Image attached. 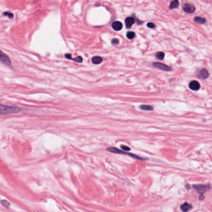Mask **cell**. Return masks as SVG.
<instances>
[{
    "label": "cell",
    "instance_id": "cell-1",
    "mask_svg": "<svg viewBox=\"0 0 212 212\" xmlns=\"http://www.w3.org/2000/svg\"><path fill=\"white\" fill-rule=\"evenodd\" d=\"M1 115H7V114H12L18 113L21 111V109L18 107H13V106H8L1 105L0 106Z\"/></svg>",
    "mask_w": 212,
    "mask_h": 212
},
{
    "label": "cell",
    "instance_id": "cell-2",
    "mask_svg": "<svg viewBox=\"0 0 212 212\" xmlns=\"http://www.w3.org/2000/svg\"><path fill=\"white\" fill-rule=\"evenodd\" d=\"M193 188L196 190L197 192L200 194V200H203L204 198L203 194L205 192L209 191L210 189V186L209 185H203V184H197L193 185Z\"/></svg>",
    "mask_w": 212,
    "mask_h": 212
},
{
    "label": "cell",
    "instance_id": "cell-3",
    "mask_svg": "<svg viewBox=\"0 0 212 212\" xmlns=\"http://www.w3.org/2000/svg\"><path fill=\"white\" fill-rule=\"evenodd\" d=\"M107 150L110 151V152L112 153H120V154H127V155H129L131 156V157L134 158H136V159H140V160H144V158H141L139 157V156L136 155V154H132V153H127L126 152V151H121V150H119L116 148H114V147H110V148H107Z\"/></svg>",
    "mask_w": 212,
    "mask_h": 212
},
{
    "label": "cell",
    "instance_id": "cell-4",
    "mask_svg": "<svg viewBox=\"0 0 212 212\" xmlns=\"http://www.w3.org/2000/svg\"><path fill=\"white\" fill-rule=\"evenodd\" d=\"M182 8L185 12L189 13V14L194 13L195 11V7L191 4H184L183 5Z\"/></svg>",
    "mask_w": 212,
    "mask_h": 212
},
{
    "label": "cell",
    "instance_id": "cell-5",
    "mask_svg": "<svg viewBox=\"0 0 212 212\" xmlns=\"http://www.w3.org/2000/svg\"><path fill=\"white\" fill-rule=\"evenodd\" d=\"M0 59H1V61L3 63H4L5 65H8V66H11V60H10V58L8 57V55L4 54L3 52H1Z\"/></svg>",
    "mask_w": 212,
    "mask_h": 212
},
{
    "label": "cell",
    "instance_id": "cell-6",
    "mask_svg": "<svg viewBox=\"0 0 212 212\" xmlns=\"http://www.w3.org/2000/svg\"><path fill=\"white\" fill-rule=\"evenodd\" d=\"M153 65H154L155 67H156V68H159V69H161V70H162L167 71L172 70L171 68H170L169 66H168L166 65H164V64H163V63L156 62V63H153Z\"/></svg>",
    "mask_w": 212,
    "mask_h": 212
},
{
    "label": "cell",
    "instance_id": "cell-7",
    "mask_svg": "<svg viewBox=\"0 0 212 212\" xmlns=\"http://www.w3.org/2000/svg\"><path fill=\"white\" fill-rule=\"evenodd\" d=\"M198 77L200 79L202 80H205V79L207 78L209 76V73H208V71L206 69H202V70H200L197 73Z\"/></svg>",
    "mask_w": 212,
    "mask_h": 212
},
{
    "label": "cell",
    "instance_id": "cell-8",
    "mask_svg": "<svg viewBox=\"0 0 212 212\" xmlns=\"http://www.w3.org/2000/svg\"><path fill=\"white\" fill-rule=\"evenodd\" d=\"M189 87L193 91H198L200 87V83L198 81H197L193 80L190 82Z\"/></svg>",
    "mask_w": 212,
    "mask_h": 212
},
{
    "label": "cell",
    "instance_id": "cell-9",
    "mask_svg": "<svg viewBox=\"0 0 212 212\" xmlns=\"http://www.w3.org/2000/svg\"><path fill=\"white\" fill-rule=\"evenodd\" d=\"M134 23H135V20H134L133 18H132V17H128L125 20L126 27L128 29H130L132 25L134 24Z\"/></svg>",
    "mask_w": 212,
    "mask_h": 212
},
{
    "label": "cell",
    "instance_id": "cell-10",
    "mask_svg": "<svg viewBox=\"0 0 212 212\" xmlns=\"http://www.w3.org/2000/svg\"><path fill=\"white\" fill-rule=\"evenodd\" d=\"M112 28L113 29L114 31H120L123 28V24L121 22L119 21H115L112 24Z\"/></svg>",
    "mask_w": 212,
    "mask_h": 212
},
{
    "label": "cell",
    "instance_id": "cell-11",
    "mask_svg": "<svg viewBox=\"0 0 212 212\" xmlns=\"http://www.w3.org/2000/svg\"><path fill=\"white\" fill-rule=\"evenodd\" d=\"M192 208V205L189 204L187 202H185L184 204H182L181 206V209L183 212H188L189 210H190Z\"/></svg>",
    "mask_w": 212,
    "mask_h": 212
},
{
    "label": "cell",
    "instance_id": "cell-12",
    "mask_svg": "<svg viewBox=\"0 0 212 212\" xmlns=\"http://www.w3.org/2000/svg\"><path fill=\"white\" fill-rule=\"evenodd\" d=\"M103 61V59L102 57H98V56H96L93 57L92 59V62L93 64H95V65H98V64L101 63Z\"/></svg>",
    "mask_w": 212,
    "mask_h": 212
},
{
    "label": "cell",
    "instance_id": "cell-13",
    "mask_svg": "<svg viewBox=\"0 0 212 212\" xmlns=\"http://www.w3.org/2000/svg\"><path fill=\"white\" fill-rule=\"evenodd\" d=\"M194 21H195L196 23L200 24H205L206 22V19H205V18H202V17H200V16L195 17V18H194Z\"/></svg>",
    "mask_w": 212,
    "mask_h": 212
},
{
    "label": "cell",
    "instance_id": "cell-14",
    "mask_svg": "<svg viewBox=\"0 0 212 212\" xmlns=\"http://www.w3.org/2000/svg\"><path fill=\"white\" fill-rule=\"evenodd\" d=\"M179 2L178 0H174V1H172V2L171 3V4H170V9H175V8H177L179 6Z\"/></svg>",
    "mask_w": 212,
    "mask_h": 212
},
{
    "label": "cell",
    "instance_id": "cell-15",
    "mask_svg": "<svg viewBox=\"0 0 212 212\" xmlns=\"http://www.w3.org/2000/svg\"><path fill=\"white\" fill-rule=\"evenodd\" d=\"M140 108L144 110H152L153 109L152 106L149 105H141Z\"/></svg>",
    "mask_w": 212,
    "mask_h": 212
},
{
    "label": "cell",
    "instance_id": "cell-16",
    "mask_svg": "<svg viewBox=\"0 0 212 212\" xmlns=\"http://www.w3.org/2000/svg\"><path fill=\"white\" fill-rule=\"evenodd\" d=\"M126 37L128 38H129V39H132V38L135 37V33L132 31L128 32L126 34Z\"/></svg>",
    "mask_w": 212,
    "mask_h": 212
},
{
    "label": "cell",
    "instance_id": "cell-17",
    "mask_svg": "<svg viewBox=\"0 0 212 212\" xmlns=\"http://www.w3.org/2000/svg\"><path fill=\"white\" fill-rule=\"evenodd\" d=\"M164 56H165L164 53L162 52H159L156 53V57H157V58L159 59V60H163L164 58Z\"/></svg>",
    "mask_w": 212,
    "mask_h": 212
},
{
    "label": "cell",
    "instance_id": "cell-18",
    "mask_svg": "<svg viewBox=\"0 0 212 212\" xmlns=\"http://www.w3.org/2000/svg\"><path fill=\"white\" fill-rule=\"evenodd\" d=\"M1 204H2L4 207H5L6 208H9V207L10 205V203L9 202H8L7 200H1Z\"/></svg>",
    "mask_w": 212,
    "mask_h": 212
},
{
    "label": "cell",
    "instance_id": "cell-19",
    "mask_svg": "<svg viewBox=\"0 0 212 212\" xmlns=\"http://www.w3.org/2000/svg\"><path fill=\"white\" fill-rule=\"evenodd\" d=\"M71 60H73V61H75V62H78V63H82V61H83V58H82V57H80V56L77 57V58H72Z\"/></svg>",
    "mask_w": 212,
    "mask_h": 212
},
{
    "label": "cell",
    "instance_id": "cell-20",
    "mask_svg": "<svg viewBox=\"0 0 212 212\" xmlns=\"http://www.w3.org/2000/svg\"><path fill=\"white\" fill-rule=\"evenodd\" d=\"M3 14H4V16H8V18H10V19H13V18H14V14H13V13H10V12H4V13H3Z\"/></svg>",
    "mask_w": 212,
    "mask_h": 212
},
{
    "label": "cell",
    "instance_id": "cell-21",
    "mask_svg": "<svg viewBox=\"0 0 212 212\" xmlns=\"http://www.w3.org/2000/svg\"><path fill=\"white\" fill-rule=\"evenodd\" d=\"M121 148L123 149L124 151H130L131 150V148L128 146H125V145H121Z\"/></svg>",
    "mask_w": 212,
    "mask_h": 212
},
{
    "label": "cell",
    "instance_id": "cell-22",
    "mask_svg": "<svg viewBox=\"0 0 212 212\" xmlns=\"http://www.w3.org/2000/svg\"><path fill=\"white\" fill-rule=\"evenodd\" d=\"M112 44H113V45L118 44V43H119V40L117 39V38H114V39L112 40Z\"/></svg>",
    "mask_w": 212,
    "mask_h": 212
},
{
    "label": "cell",
    "instance_id": "cell-23",
    "mask_svg": "<svg viewBox=\"0 0 212 212\" xmlns=\"http://www.w3.org/2000/svg\"><path fill=\"white\" fill-rule=\"evenodd\" d=\"M147 26L148 27H149V28H154L156 27L155 24H154L152 23H147Z\"/></svg>",
    "mask_w": 212,
    "mask_h": 212
}]
</instances>
